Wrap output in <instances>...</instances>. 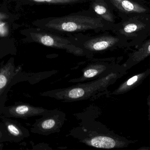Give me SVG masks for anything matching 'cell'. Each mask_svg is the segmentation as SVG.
I'll list each match as a JSON object with an SVG mask.
<instances>
[{
	"mask_svg": "<svg viewBox=\"0 0 150 150\" xmlns=\"http://www.w3.org/2000/svg\"><path fill=\"white\" fill-rule=\"evenodd\" d=\"M21 66L16 67L14 58H10L0 66V114L5 106L7 95L11 87L25 80Z\"/></svg>",
	"mask_w": 150,
	"mask_h": 150,
	"instance_id": "cell-3",
	"label": "cell"
},
{
	"mask_svg": "<svg viewBox=\"0 0 150 150\" xmlns=\"http://www.w3.org/2000/svg\"><path fill=\"white\" fill-rule=\"evenodd\" d=\"M105 32L94 37L79 34L69 35V36L76 41L79 47L84 50L96 52L107 50L116 45L119 42L117 38Z\"/></svg>",
	"mask_w": 150,
	"mask_h": 150,
	"instance_id": "cell-4",
	"label": "cell"
},
{
	"mask_svg": "<svg viewBox=\"0 0 150 150\" xmlns=\"http://www.w3.org/2000/svg\"><path fill=\"white\" fill-rule=\"evenodd\" d=\"M98 73V71L95 69L87 70L84 73V76L86 78H91L95 76Z\"/></svg>",
	"mask_w": 150,
	"mask_h": 150,
	"instance_id": "cell-14",
	"label": "cell"
},
{
	"mask_svg": "<svg viewBox=\"0 0 150 150\" xmlns=\"http://www.w3.org/2000/svg\"><path fill=\"white\" fill-rule=\"evenodd\" d=\"M137 150H150V148H149V147H142V148H140V149H137Z\"/></svg>",
	"mask_w": 150,
	"mask_h": 150,
	"instance_id": "cell-16",
	"label": "cell"
},
{
	"mask_svg": "<svg viewBox=\"0 0 150 150\" xmlns=\"http://www.w3.org/2000/svg\"><path fill=\"white\" fill-rule=\"evenodd\" d=\"M136 142V141H130L120 136H97L92 138L89 144L96 148L111 149L126 148Z\"/></svg>",
	"mask_w": 150,
	"mask_h": 150,
	"instance_id": "cell-6",
	"label": "cell"
},
{
	"mask_svg": "<svg viewBox=\"0 0 150 150\" xmlns=\"http://www.w3.org/2000/svg\"><path fill=\"white\" fill-rule=\"evenodd\" d=\"M147 105L149 106V119L150 122V94L147 98Z\"/></svg>",
	"mask_w": 150,
	"mask_h": 150,
	"instance_id": "cell-15",
	"label": "cell"
},
{
	"mask_svg": "<svg viewBox=\"0 0 150 150\" xmlns=\"http://www.w3.org/2000/svg\"><path fill=\"white\" fill-rule=\"evenodd\" d=\"M29 36L32 41L46 46L64 49L74 53H82L84 50L69 36L66 37L40 28L30 32Z\"/></svg>",
	"mask_w": 150,
	"mask_h": 150,
	"instance_id": "cell-2",
	"label": "cell"
},
{
	"mask_svg": "<svg viewBox=\"0 0 150 150\" xmlns=\"http://www.w3.org/2000/svg\"><path fill=\"white\" fill-rule=\"evenodd\" d=\"M38 28L57 34L71 33L93 31L105 32L114 28V24L108 23L90 10L82 11L59 17L43 18L37 22Z\"/></svg>",
	"mask_w": 150,
	"mask_h": 150,
	"instance_id": "cell-1",
	"label": "cell"
},
{
	"mask_svg": "<svg viewBox=\"0 0 150 150\" xmlns=\"http://www.w3.org/2000/svg\"><path fill=\"white\" fill-rule=\"evenodd\" d=\"M3 16V15L0 13V18H2Z\"/></svg>",
	"mask_w": 150,
	"mask_h": 150,
	"instance_id": "cell-17",
	"label": "cell"
},
{
	"mask_svg": "<svg viewBox=\"0 0 150 150\" xmlns=\"http://www.w3.org/2000/svg\"><path fill=\"white\" fill-rule=\"evenodd\" d=\"M38 4L49 5H69L90 2L91 0H28Z\"/></svg>",
	"mask_w": 150,
	"mask_h": 150,
	"instance_id": "cell-10",
	"label": "cell"
},
{
	"mask_svg": "<svg viewBox=\"0 0 150 150\" xmlns=\"http://www.w3.org/2000/svg\"><path fill=\"white\" fill-rule=\"evenodd\" d=\"M0 119L4 125L10 142H19L28 136V132L18 122L1 114Z\"/></svg>",
	"mask_w": 150,
	"mask_h": 150,
	"instance_id": "cell-7",
	"label": "cell"
},
{
	"mask_svg": "<svg viewBox=\"0 0 150 150\" xmlns=\"http://www.w3.org/2000/svg\"><path fill=\"white\" fill-rule=\"evenodd\" d=\"M56 124L55 120L53 119H47L43 121L41 123H39L37 127H40L44 130H50L55 127Z\"/></svg>",
	"mask_w": 150,
	"mask_h": 150,
	"instance_id": "cell-11",
	"label": "cell"
},
{
	"mask_svg": "<svg viewBox=\"0 0 150 150\" xmlns=\"http://www.w3.org/2000/svg\"><path fill=\"white\" fill-rule=\"evenodd\" d=\"M4 142H10L8 134L2 122L0 123V144Z\"/></svg>",
	"mask_w": 150,
	"mask_h": 150,
	"instance_id": "cell-12",
	"label": "cell"
},
{
	"mask_svg": "<svg viewBox=\"0 0 150 150\" xmlns=\"http://www.w3.org/2000/svg\"><path fill=\"white\" fill-rule=\"evenodd\" d=\"M89 9L105 21L114 23L113 9L106 0H91Z\"/></svg>",
	"mask_w": 150,
	"mask_h": 150,
	"instance_id": "cell-8",
	"label": "cell"
},
{
	"mask_svg": "<svg viewBox=\"0 0 150 150\" xmlns=\"http://www.w3.org/2000/svg\"><path fill=\"white\" fill-rule=\"evenodd\" d=\"M45 112L42 108L34 107L28 104L16 103L10 106H5L0 114L8 118L25 119L42 114Z\"/></svg>",
	"mask_w": 150,
	"mask_h": 150,
	"instance_id": "cell-5",
	"label": "cell"
},
{
	"mask_svg": "<svg viewBox=\"0 0 150 150\" xmlns=\"http://www.w3.org/2000/svg\"><path fill=\"white\" fill-rule=\"evenodd\" d=\"M150 75V68L136 74L122 83L113 92L115 95L124 94L141 84Z\"/></svg>",
	"mask_w": 150,
	"mask_h": 150,
	"instance_id": "cell-9",
	"label": "cell"
},
{
	"mask_svg": "<svg viewBox=\"0 0 150 150\" xmlns=\"http://www.w3.org/2000/svg\"><path fill=\"white\" fill-rule=\"evenodd\" d=\"M137 28V25L135 24H129L125 26L122 30L125 33H131L135 31Z\"/></svg>",
	"mask_w": 150,
	"mask_h": 150,
	"instance_id": "cell-13",
	"label": "cell"
}]
</instances>
